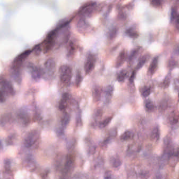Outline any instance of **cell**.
Instances as JSON below:
<instances>
[{
  "label": "cell",
  "mask_w": 179,
  "mask_h": 179,
  "mask_svg": "<svg viewBox=\"0 0 179 179\" xmlns=\"http://www.w3.org/2000/svg\"><path fill=\"white\" fill-rule=\"evenodd\" d=\"M134 132L132 130H129L122 134L120 136V139L124 141H127L128 140L132 139L134 137Z\"/></svg>",
  "instance_id": "484cf974"
},
{
  "label": "cell",
  "mask_w": 179,
  "mask_h": 179,
  "mask_svg": "<svg viewBox=\"0 0 179 179\" xmlns=\"http://www.w3.org/2000/svg\"><path fill=\"white\" fill-rule=\"evenodd\" d=\"M178 96H179V94H178Z\"/></svg>",
  "instance_id": "f5cc1de1"
},
{
  "label": "cell",
  "mask_w": 179,
  "mask_h": 179,
  "mask_svg": "<svg viewBox=\"0 0 179 179\" xmlns=\"http://www.w3.org/2000/svg\"><path fill=\"white\" fill-rule=\"evenodd\" d=\"M76 125L77 126L82 125V111L80 110H79L76 116Z\"/></svg>",
  "instance_id": "74e56055"
},
{
  "label": "cell",
  "mask_w": 179,
  "mask_h": 179,
  "mask_svg": "<svg viewBox=\"0 0 179 179\" xmlns=\"http://www.w3.org/2000/svg\"><path fill=\"white\" fill-rule=\"evenodd\" d=\"M140 92H141V95L143 97L146 98L149 96L150 94H151V90L149 87H144L142 88Z\"/></svg>",
  "instance_id": "e575fe53"
},
{
  "label": "cell",
  "mask_w": 179,
  "mask_h": 179,
  "mask_svg": "<svg viewBox=\"0 0 179 179\" xmlns=\"http://www.w3.org/2000/svg\"><path fill=\"white\" fill-rule=\"evenodd\" d=\"M112 119H113V117H109L104 119V120H103V121L99 122L98 124V127L100 129L104 128L110 123Z\"/></svg>",
  "instance_id": "83f0119b"
},
{
  "label": "cell",
  "mask_w": 179,
  "mask_h": 179,
  "mask_svg": "<svg viewBox=\"0 0 179 179\" xmlns=\"http://www.w3.org/2000/svg\"><path fill=\"white\" fill-rule=\"evenodd\" d=\"M176 17V10H173L172 11V12H171V19H174Z\"/></svg>",
  "instance_id": "f907efd6"
},
{
  "label": "cell",
  "mask_w": 179,
  "mask_h": 179,
  "mask_svg": "<svg viewBox=\"0 0 179 179\" xmlns=\"http://www.w3.org/2000/svg\"><path fill=\"white\" fill-rule=\"evenodd\" d=\"M0 91L3 92L6 96H14L15 94V92L12 83L9 80L2 78L1 79Z\"/></svg>",
  "instance_id": "30bf717a"
},
{
  "label": "cell",
  "mask_w": 179,
  "mask_h": 179,
  "mask_svg": "<svg viewBox=\"0 0 179 179\" xmlns=\"http://www.w3.org/2000/svg\"><path fill=\"white\" fill-rule=\"evenodd\" d=\"M59 79L65 86L70 85L72 78V68L68 65H63L59 70Z\"/></svg>",
  "instance_id": "7a4b0ae2"
},
{
  "label": "cell",
  "mask_w": 179,
  "mask_h": 179,
  "mask_svg": "<svg viewBox=\"0 0 179 179\" xmlns=\"http://www.w3.org/2000/svg\"><path fill=\"white\" fill-rule=\"evenodd\" d=\"M40 137V133L37 130H32L25 136L24 145L26 148H31L38 141Z\"/></svg>",
  "instance_id": "5b68a950"
},
{
  "label": "cell",
  "mask_w": 179,
  "mask_h": 179,
  "mask_svg": "<svg viewBox=\"0 0 179 179\" xmlns=\"http://www.w3.org/2000/svg\"><path fill=\"white\" fill-rule=\"evenodd\" d=\"M103 115V110L101 109H97L95 111L94 115V118L95 120L97 121L99 118H100Z\"/></svg>",
  "instance_id": "8d00e7d4"
},
{
  "label": "cell",
  "mask_w": 179,
  "mask_h": 179,
  "mask_svg": "<svg viewBox=\"0 0 179 179\" xmlns=\"http://www.w3.org/2000/svg\"><path fill=\"white\" fill-rule=\"evenodd\" d=\"M144 106H145V108L147 111H149V112L154 111L156 109V105L155 104L153 101L149 99L147 100L146 101H145Z\"/></svg>",
  "instance_id": "4316f807"
},
{
  "label": "cell",
  "mask_w": 179,
  "mask_h": 179,
  "mask_svg": "<svg viewBox=\"0 0 179 179\" xmlns=\"http://www.w3.org/2000/svg\"><path fill=\"white\" fill-rule=\"evenodd\" d=\"M127 58V52L125 50L122 51L119 54L117 58L116 61L115 62V67L116 68H119L121 67L125 63Z\"/></svg>",
  "instance_id": "5bb4252c"
},
{
  "label": "cell",
  "mask_w": 179,
  "mask_h": 179,
  "mask_svg": "<svg viewBox=\"0 0 179 179\" xmlns=\"http://www.w3.org/2000/svg\"><path fill=\"white\" fill-rule=\"evenodd\" d=\"M76 143V140H75V138H71L68 139V140H67V141H66L67 149L69 150L73 149L75 147Z\"/></svg>",
  "instance_id": "f546056e"
},
{
  "label": "cell",
  "mask_w": 179,
  "mask_h": 179,
  "mask_svg": "<svg viewBox=\"0 0 179 179\" xmlns=\"http://www.w3.org/2000/svg\"><path fill=\"white\" fill-rule=\"evenodd\" d=\"M150 137L152 140H158L159 139L160 131L158 127H156L153 129V130L152 131Z\"/></svg>",
  "instance_id": "1f68e13d"
},
{
  "label": "cell",
  "mask_w": 179,
  "mask_h": 179,
  "mask_svg": "<svg viewBox=\"0 0 179 179\" xmlns=\"http://www.w3.org/2000/svg\"><path fill=\"white\" fill-rule=\"evenodd\" d=\"M70 95L68 92H64L61 98L59 103V109L61 111H63L67 108L70 102Z\"/></svg>",
  "instance_id": "7c38bea8"
},
{
  "label": "cell",
  "mask_w": 179,
  "mask_h": 179,
  "mask_svg": "<svg viewBox=\"0 0 179 179\" xmlns=\"http://www.w3.org/2000/svg\"><path fill=\"white\" fill-rule=\"evenodd\" d=\"M176 25H177V29L179 30V16H177V21H176Z\"/></svg>",
  "instance_id": "816d5d0a"
},
{
  "label": "cell",
  "mask_w": 179,
  "mask_h": 179,
  "mask_svg": "<svg viewBox=\"0 0 179 179\" xmlns=\"http://www.w3.org/2000/svg\"><path fill=\"white\" fill-rule=\"evenodd\" d=\"M0 100H1V103H3L5 102L6 100V98L7 96L5 95V94H4L3 92H2L0 91Z\"/></svg>",
  "instance_id": "f6af8a7d"
},
{
  "label": "cell",
  "mask_w": 179,
  "mask_h": 179,
  "mask_svg": "<svg viewBox=\"0 0 179 179\" xmlns=\"http://www.w3.org/2000/svg\"><path fill=\"white\" fill-rule=\"evenodd\" d=\"M104 179H111L112 178V174H111V172L107 171L105 172L104 175Z\"/></svg>",
  "instance_id": "bcb514c9"
},
{
  "label": "cell",
  "mask_w": 179,
  "mask_h": 179,
  "mask_svg": "<svg viewBox=\"0 0 179 179\" xmlns=\"http://www.w3.org/2000/svg\"><path fill=\"white\" fill-rule=\"evenodd\" d=\"M158 58L156 57L152 59L151 63H150L148 68V74L150 75H153L155 73L158 68Z\"/></svg>",
  "instance_id": "d6986e66"
},
{
  "label": "cell",
  "mask_w": 179,
  "mask_h": 179,
  "mask_svg": "<svg viewBox=\"0 0 179 179\" xmlns=\"http://www.w3.org/2000/svg\"><path fill=\"white\" fill-rule=\"evenodd\" d=\"M127 33L129 36L131 37L134 38V37H136L137 36V34L136 33H134V32H130V31H129V30H128L127 32Z\"/></svg>",
  "instance_id": "7dc6e473"
},
{
  "label": "cell",
  "mask_w": 179,
  "mask_h": 179,
  "mask_svg": "<svg viewBox=\"0 0 179 179\" xmlns=\"http://www.w3.org/2000/svg\"><path fill=\"white\" fill-rule=\"evenodd\" d=\"M76 28L77 31L81 34L89 33L92 30V27L86 19L85 16L79 14L76 22Z\"/></svg>",
  "instance_id": "277c9868"
},
{
  "label": "cell",
  "mask_w": 179,
  "mask_h": 179,
  "mask_svg": "<svg viewBox=\"0 0 179 179\" xmlns=\"http://www.w3.org/2000/svg\"><path fill=\"white\" fill-rule=\"evenodd\" d=\"M85 143L87 152L89 155H93L96 151V145L89 139L86 140Z\"/></svg>",
  "instance_id": "ffe728a7"
},
{
  "label": "cell",
  "mask_w": 179,
  "mask_h": 179,
  "mask_svg": "<svg viewBox=\"0 0 179 179\" xmlns=\"http://www.w3.org/2000/svg\"><path fill=\"white\" fill-rule=\"evenodd\" d=\"M148 55H144L143 56V57H141L139 60L138 63L137 67H136V69L137 70H139L140 68H142L143 65L146 63L147 61H148Z\"/></svg>",
  "instance_id": "4dcf8cb0"
},
{
  "label": "cell",
  "mask_w": 179,
  "mask_h": 179,
  "mask_svg": "<svg viewBox=\"0 0 179 179\" xmlns=\"http://www.w3.org/2000/svg\"><path fill=\"white\" fill-rule=\"evenodd\" d=\"M24 163V167L28 170L32 171L36 169V165H35L34 160L31 156L26 157Z\"/></svg>",
  "instance_id": "2e32d148"
},
{
  "label": "cell",
  "mask_w": 179,
  "mask_h": 179,
  "mask_svg": "<svg viewBox=\"0 0 179 179\" xmlns=\"http://www.w3.org/2000/svg\"><path fill=\"white\" fill-rule=\"evenodd\" d=\"M179 120V111L174 110L169 115V121L170 123L172 125L176 124L178 122Z\"/></svg>",
  "instance_id": "7402d4cb"
},
{
  "label": "cell",
  "mask_w": 179,
  "mask_h": 179,
  "mask_svg": "<svg viewBox=\"0 0 179 179\" xmlns=\"http://www.w3.org/2000/svg\"><path fill=\"white\" fill-rule=\"evenodd\" d=\"M12 121V117L10 114H5L2 115L1 119V125L2 127H4L5 126L7 125V124H10Z\"/></svg>",
  "instance_id": "d4e9b609"
},
{
  "label": "cell",
  "mask_w": 179,
  "mask_h": 179,
  "mask_svg": "<svg viewBox=\"0 0 179 179\" xmlns=\"http://www.w3.org/2000/svg\"><path fill=\"white\" fill-rule=\"evenodd\" d=\"M103 92V89L100 86H96L94 87L92 91V98L95 102H98L100 100Z\"/></svg>",
  "instance_id": "e0dca14e"
},
{
  "label": "cell",
  "mask_w": 179,
  "mask_h": 179,
  "mask_svg": "<svg viewBox=\"0 0 179 179\" xmlns=\"http://www.w3.org/2000/svg\"><path fill=\"white\" fill-rule=\"evenodd\" d=\"M117 30H113V31H111V33H110L109 37L110 38H113L115 37V35H116Z\"/></svg>",
  "instance_id": "681fc988"
},
{
  "label": "cell",
  "mask_w": 179,
  "mask_h": 179,
  "mask_svg": "<svg viewBox=\"0 0 179 179\" xmlns=\"http://www.w3.org/2000/svg\"><path fill=\"white\" fill-rule=\"evenodd\" d=\"M15 139V135L12 134L7 137V139L6 140V143L8 145H12V144H13Z\"/></svg>",
  "instance_id": "f35d334b"
},
{
  "label": "cell",
  "mask_w": 179,
  "mask_h": 179,
  "mask_svg": "<svg viewBox=\"0 0 179 179\" xmlns=\"http://www.w3.org/2000/svg\"><path fill=\"white\" fill-rule=\"evenodd\" d=\"M65 129L63 128V127H61L58 128L56 130V133L57 134L58 137H62V136L64 135Z\"/></svg>",
  "instance_id": "ab89813d"
},
{
  "label": "cell",
  "mask_w": 179,
  "mask_h": 179,
  "mask_svg": "<svg viewBox=\"0 0 179 179\" xmlns=\"http://www.w3.org/2000/svg\"><path fill=\"white\" fill-rule=\"evenodd\" d=\"M42 51H43V49H42V44H40L35 45L34 47H33V49H32V52H33L34 54L36 56L40 55Z\"/></svg>",
  "instance_id": "836d02e7"
},
{
  "label": "cell",
  "mask_w": 179,
  "mask_h": 179,
  "mask_svg": "<svg viewBox=\"0 0 179 179\" xmlns=\"http://www.w3.org/2000/svg\"><path fill=\"white\" fill-rule=\"evenodd\" d=\"M151 4L154 7H160L162 5V0H151Z\"/></svg>",
  "instance_id": "b9f144b4"
},
{
  "label": "cell",
  "mask_w": 179,
  "mask_h": 179,
  "mask_svg": "<svg viewBox=\"0 0 179 179\" xmlns=\"http://www.w3.org/2000/svg\"><path fill=\"white\" fill-rule=\"evenodd\" d=\"M70 121V115L67 113H65L61 120V126L65 129L68 126Z\"/></svg>",
  "instance_id": "cb8c5ba5"
},
{
  "label": "cell",
  "mask_w": 179,
  "mask_h": 179,
  "mask_svg": "<svg viewBox=\"0 0 179 179\" xmlns=\"http://www.w3.org/2000/svg\"><path fill=\"white\" fill-rule=\"evenodd\" d=\"M4 167H5V170H11V162L10 160L9 159H6L4 161Z\"/></svg>",
  "instance_id": "7bdbcfd3"
},
{
  "label": "cell",
  "mask_w": 179,
  "mask_h": 179,
  "mask_svg": "<svg viewBox=\"0 0 179 179\" xmlns=\"http://www.w3.org/2000/svg\"><path fill=\"white\" fill-rule=\"evenodd\" d=\"M32 53V50L28 49L25 51H23L19 55L17 56L14 61H13L12 65L11 68L13 69H20L21 66L23 65L24 61L28 57V56Z\"/></svg>",
  "instance_id": "52a82bcc"
},
{
  "label": "cell",
  "mask_w": 179,
  "mask_h": 179,
  "mask_svg": "<svg viewBox=\"0 0 179 179\" xmlns=\"http://www.w3.org/2000/svg\"><path fill=\"white\" fill-rule=\"evenodd\" d=\"M171 82V76L170 75H167V76L165 77V79H164V81L162 82L161 83L162 87H163L164 88H166L169 87L170 85V83Z\"/></svg>",
  "instance_id": "d590c367"
},
{
  "label": "cell",
  "mask_w": 179,
  "mask_h": 179,
  "mask_svg": "<svg viewBox=\"0 0 179 179\" xmlns=\"http://www.w3.org/2000/svg\"><path fill=\"white\" fill-rule=\"evenodd\" d=\"M110 163L114 168H118L122 164V161L120 158L117 156H111L110 159Z\"/></svg>",
  "instance_id": "603a6c76"
},
{
  "label": "cell",
  "mask_w": 179,
  "mask_h": 179,
  "mask_svg": "<svg viewBox=\"0 0 179 179\" xmlns=\"http://www.w3.org/2000/svg\"><path fill=\"white\" fill-rule=\"evenodd\" d=\"M56 67V64L55 59L53 58H48L44 64L43 76L47 79L52 78L55 73Z\"/></svg>",
  "instance_id": "8992f818"
},
{
  "label": "cell",
  "mask_w": 179,
  "mask_h": 179,
  "mask_svg": "<svg viewBox=\"0 0 179 179\" xmlns=\"http://www.w3.org/2000/svg\"><path fill=\"white\" fill-rule=\"evenodd\" d=\"M179 154L174 153V152L171 154L169 156V159L168 161L169 165L171 167H175L177 162L179 161Z\"/></svg>",
  "instance_id": "44dd1931"
},
{
  "label": "cell",
  "mask_w": 179,
  "mask_h": 179,
  "mask_svg": "<svg viewBox=\"0 0 179 179\" xmlns=\"http://www.w3.org/2000/svg\"><path fill=\"white\" fill-rule=\"evenodd\" d=\"M139 52V49H136L135 50L132 51L130 55L129 56V61H132L134 58L136 57V56L138 54V53Z\"/></svg>",
  "instance_id": "60d3db41"
},
{
  "label": "cell",
  "mask_w": 179,
  "mask_h": 179,
  "mask_svg": "<svg viewBox=\"0 0 179 179\" xmlns=\"http://www.w3.org/2000/svg\"><path fill=\"white\" fill-rule=\"evenodd\" d=\"M75 166V156L71 154L67 155L63 164L62 176L63 177H68L73 172Z\"/></svg>",
  "instance_id": "3957f363"
},
{
  "label": "cell",
  "mask_w": 179,
  "mask_h": 179,
  "mask_svg": "<svg viewBox=\"0 0 179 179\" xmlns=\"http://www.w3.org/2000/svg\"><path fill=\"white\" fill-rule=\"evenodd\" d=\"M58 29H55L49 32L42 42L43 52L44 54H47L52 51L56 44V38L58 35Z\"/></svg>",
  "instance_id": "6da1fadb"
},
{
  "label": "cell",
  "mask_w": 179,
  "mask_h": 179,
  "mask_svg": "<svg viewBox=\"0 0 179 179\" xmlns=\"http://www.w3.org/2000/svg\"><path fill=\"white\" fill-rule=\"evenodd\" d=\"M27 68L30 72L33 80L37 82L43 76V70L40 67L36 66L33 63H28L27 65Z\"/></svg>",
  "instance_id": "9c48e42d"
},
{
  "label": "cell",
  "mask_w": 179,
  "mask_h": 179,
  "mask_svg": "<svg viewBox=\"0 0 179 179\" xmlns=\"http://www.w3.org/2000/svg\"><path fill=\"white\" fill-rule=\"evenodd\" d=\"M83 80V76H82V73L80 70H78L76 72V75L75 77V86L77 87H78L80 85Z\"/></svg>",
  "instance_id": "d6a6232c"
},
{
  "label": "cell",
  "mask_w": 179,
  "mask_h": 179,
  "mask_svg": "<svg viewBox=\"0 0 179 179\" xmlns=\"http://www.w3.org/2000/svg\"><path fill=\"white\" fill-rule=\"evenodd\" d=\"M113 91H114V87L113 85H110L105 87L104 91H103L105 103H108L109 102L113 95Z\"/></svg>",
  "instance_id": "4fadbf2b"
},
{
  "label": "cell",
  "mask_w": 179,
  "mask_h": 179,
  "mask_svg": "<svg viewBox=\"0 0 179 179\" xmlns=\"http://www.w3.org/2000/svg\"><path fill=\"white\" fill-rule=\"evenodd\" d=\"M127 70H122L117 75V80H118V82L122 83V82H124L127 76Z\"/></svg>",
  "instance_id": "f1b7e54d"
},
{
  "label": "cell",
  "mask_w": 179,
  "mask_h": 179,
  "mask_svg": "<svg viewBox=\"0 0 179 179\" xmlns=\"http://www.w3.org/2000/svg\"><path fill=\"white\" fill-rule=\"evenodd\" d=\"M76 51V46L74 42H70L68 43L67 49V56L69 58H72L75 56Z\"/></svg>",
  "instance_id": "ac0fdd59"
},
{
  "label": "cell",
  "mask_w": 179,
  "mask_h": 179,
  "mask_svg": "<svg viewBox=\"0 0 179 179\" xmlns=\"http://www.w3.org/2000/svg\"><path fill=\"white\" fill-rule=\"evenodd\" d=\"M135 76H136V71H134L132 72L131 76L130 77L129 81L131 82H134V78H135Z\"/></svg>",
  "instance_id": "c3c4849f"
},
{
  "label": "cell",
  "mask_w": 179,
  "mask_h": 179,
  "mask_svg": "<svg viewBox=\"0 0 179 179\" xmlns=\"http://www.w3.org/2000/svg\"><path fill=\"white\" fill-rule=\"evenodd\" d=\"M17 118L21 125L26 127L31 121L30 113L26 108H22L19 110L17 113Z\"/></svg>",
  "instance_id": "8fae6325"
},
{
  "label": "cell",
  "mask_w": 179,
  "mask_h": 179,
  "mask_svg": "<svg viewBox=\"0 0 179 179\" xmlns=\"http://www.w3.org/2000/svg\"><path fill=\"white\" fill-rule=\"evenodd\" d=\"M117 130L116 128H112L109 131V137L112 138L115 137L117 136Z\"/></svg>",
  "instance_id": "ee69618b"
},
{
  "label": "cell",
  "mask_w": 179,
  "mask_h": 179,
  "mask_svg": "<svg viewBox=\"0 0 179 179\" xmlns=\"http://www.w3.org/2000/svg\"><path fill=\"white\" fill-rule=\"evenodd\" d=\"M96 63V56L92 53L87 54L84 64V70L86 75H88L92 72L95 67Z\"/></svg>",
  "instance_id": "ba28073f"
},
{
  "label": "cell",
  "mask_w": 179,
  "mask_h": 179,
  "mask_svg": "<svg viewBox=\"0 0 179 179\" xmlns=\"http://www.w3.org/2000/svg\"><path fill=\"white\" fill-rule=\"evenodd\" d=\"M11 76L14 82L18 84H20L22 83V77L20 71V69H13L11 68Z\"/></svg>",
  "instance_id": "9a60e30c"
}]
</instances>
